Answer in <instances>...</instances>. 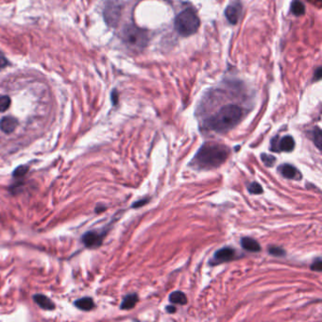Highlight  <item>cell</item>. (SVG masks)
<instances>
[{"label": "cell", "mask_w": 322, "mask_h": 322, "mask_svg": "<svg viewBox=\"0 0 322 322\" xmlns=\"http://www.w3.org/2000/svg\"><path fill=\"white\" fill-rule=\"evenodd\" d=\"M244 111L240 106L228 104L206 121V127L216 133H226L235 127L240 121Z\"/></svg>", "instance_id": "6da1fadb"}, {"label": "cell", "mask_w": 322, "mask_h": 322, "mask_svg": "<svg viewBox=\"0 0 322 322\" xmlns=\"http://www.w3.org/2000/svg\"><path fill=\"white\" fill-rule=\"evenodd\" d=\"M228 157L227 147L220 144L207 143L203 145L196 154L194 164L200 169H214L220 167Z\"/></svg>", "instance_id": "7a4b0ae2"}, {"label": "cell", "mask_w": 322, "mask_h": 322, "mask_svg": "<svg viewBox=\"0 0 322 322\" xmlns=\"http://www.w3.org/2000/svg\"><path fill=\"white\" fill-rule=\"evenodd\" d=\"M200 26V18L192 9L182 11L175 19V28L182 37H188L195 34Z\"/></svg>", "instance_id": "3957f363"}, {"label": "cell", "mask_w": 322, "mask_h": 322, "mask_svg": "<svg viewBox=\"0 0 322 322\" xmlns=\"http://www.w3.org/2000/svg\"><path fill=\"white\" fill-rule=\"evenodd\" d=\"M122 39L127 47L141 49L148 45V33L135 25H127L122 31Z\"/></svg>", "instance_id": "277c9868"}, {"label": "cell", "mask_w": 322, "mask_h": 322, "mask_svg": "<svg viewBox=\"0 0 322 322\" xmlns=\"http://www.w3.org/2000/svg\"><path fill=\"white\" fill-rule=\"evenodd\" d=\"M104 20L110 27H116L120 20L121 6L117 2H108L103 12Z\"/></svg>", "instance_id": "5b68a950"}, {"label": "cell", "mask_w": 322, "mask_h": 322, "mask_svg": "<svg viewBox=\"0 0 322 322\" xmlns=\"http://www.w3.org/2000/svg\"><path fill=\"white\" fill-rule=\"evenodd\" d=\"M242 14V5L239 2H235L229 5L225 10V16L230 24L236 25Z\"/></svg>", "instance_id": "8992f818"}, {"label": "cell", "mask_w": 322, "mask_h": 322, "mask_svg": "<svg viewBox=\"0 0 322 322\" xmlns=\"http://www.w3.org/2000/svg\"><path fill=\"white\" fill-rule=\"evenodd\" d=\"M82 241L87 248H98L103 241V235L96 232H88L82 236Z\"/></svg>", "instance_id": "52a82bcc"}, {"label": "cell", "mask_w": 322, "mask_h": 322, "mask_svg": "<svg viewBox=\"0 0 322 322\" xmlns=\"http://www.w3.org/2000/svg\"><path fill=\"white\" fill-rule=\"evenodd\" d=\"M235 249L231 248H220L215 252V257L213 262L214 264H220V263L229 262L235 258Z\"/></svg>", "instance_id": "ba28073f"}, {"label": "cell", "mask_w": 322, "mask_h": 322, "mask_svg": "<svg viewBox=\"0 0 322 322\" xmlns=\"http://www.w3.org/2000/svg\"><path fill=\"white\" fill-rule=\"evenodd\" d=\"M18 125V121L13 116H4L0 121V130L4 134H12Z\"/></svg>", "instance_id": "9c48e42d"}, {"label": "cell", "mask_w": 322, "mask_h": 322, "mask_svg": "<svg viewBox=\"0 0 322 322\" xmlns=\"http://www.w3.org/2000/svg\"><path fill=\"white\" fill-rule=\"evenodd\" d=\"M295 148V141L292 136H284L281 139V141L278 143V149L279 151H285L290 152Z\"/></svg>", "instance_id": "30bf717a"}, {"label": "cell", "mask_w": 322, "mask_h": 322, "mask_svg": "<svg viewBox=\"0 0 322 322\" xmlns=\"http://www.w3.org/2000/svg\"><path fill=\"white\" fill-rule=\"evenodd\" d=\"M242 247L244 249L250 251V252H257L261 250V247L259 243L249 237H244L241 240Z\"/></svg>", "instance_id": "8fae6325"}, {"label": "cell", "mask_w": 322, "mask_h": 322, "mask_svg": "<svg viewBox=\"0 0 322 322\" xmlns=\"http://www.w3.org/2000/svg\"><path fill=\"white\" fill-rule=\"evenodd\" d=\"M34 302H36L41 308L45 309V310H53L55 308V304L51 302L50 299H48L45 295H35L34 297Z\"/></svg>", "instance_id": "7c38bea8"}, {"label": "cell", "mask_w": 322, "mask_h": 322, "mask_svg": "<svg viewBox=\"0 0 322 322\" xmlns=\"http://www.w3.org/2000/svg\"><path fill=\"white\" fill-rule=\"evenodd\" d=\"M279 171L284 178H287V179H295L299 175L297 168L291 165H287V164L282 165L279 168Z\"/></svg>", "instance_id": "4fadbf2b"}, {"label": "cell", "mask_w": 322, "mask_h": 322, "mask_svg": "<svg viewBox=\"0 0 322 322\" xmlns=\"http://www.w3.org/2000/svg\"><path fill=\"white\" fill-rule=\"evenodd\" d=\"M75 305L77 306V308L82 310V311H90V310L94 309V301L91 298L80 299L75 302Z\"/></svg>", "instance_id": "5bb4252c"}, {"label": "cell", "mask_w": 322, "mask_h": 322, "mask_svg": "<svg viewBox=\"0 0 322 322\" xmlns=\"http://www.w3.org/2000/svg\"><path fill=\"white\" fill-rule=\"evenodd\" d=\"M138 302V297L135 294L127 295L126 298H124L123 302L121 303V309L122 310H128L133 309Z\"/></svg>", "instance_id": "9a60e30c"}, {"label": "cell", "mask_w": 322, "mask_h": 322, "mask_svg": "<svg viewBox=\"0 0 322 322\" xmlns=\"http://www.w3.org/2000/svg\"><path fill=\"white\" fill-rule=\"evenodd\" d=\"M169 301L172 303H177L183 305L187 302L186 296L184 295L181 291H175L171 295L169 296Z\"/></svg>", "instance_id": "2e32d148"}, {"label": "cell", "mask_w": 322, "mask_h": 322, "mask_svg": "<svg viewBox=\"0 0 322 322\" xmlns=\"http://www.w3.org/2000/svg\"><path fill=\"white\" fill-rule=\"evenodd\" d=\"M291 11L292 13L297 15V16H301L302 14H305V6L304 4L301 2L300 0H295L293 3H292V6H291Z\"/></svg>", "instance_id": "e0dca14e"}, {"label": "cell", "mask_w": 322, "mask_h": 322, "mask_svg": "<svg viewBox=\"0 0 322 322\" xmlns=\"http://www.w3.org/2000/svg\"><path fill=\"white\" fill-rule=\"evenodd\" d=\"M12 101L9 95H1L0 96V113L6 112L11 106Z\"/></svg>", "instance_id": "ac0fdd59"}, {"label": "cell", "mask_w": 322, "mask_h": 322, "mask_svg": "<svg viewBox=\"0 0 322 322\" xmlns=\"http://www.w3.org/2000/svg\"><path fill=\"white\" fill-rule=\"evenodd\" d=\"M313 140H314V143L317 148L320 149L321 148L322 137L321 131L319 127H315V131L313 132Z\"/></svg>", "instance_id": "d6986e66"}, {"label": "cell", "mask_w": 322, "mask_h": 322, "mask_svg": "<svg viewBox=\"0 0 322 322\" xmlns=\"http://www.w3.org/2000/svg\"><path fill=\"white\" fill-rule=\"evenodd\" d=\"M27 171H28V167H27V166H20V167H18L14 170L13 176H14V178H22V177H24L25 175L27 174Z\"/></svg>", "instance_id": "ffe728a7"}, {"label": "cell", "mask_w": 322, "mask_h": 322, "mask_svg": "<svg viewBox=\"0 0 322 322\" xmlns=\"http://www.w3.org/2000/svg\"><path fill=\"white\" fill-rule=\"evenodd\" d=\"M248 192L251 194H261L263 193L262 186L257 182H252L248 185Z\"/></svg>", "instance_id": "44dd1931"}, {"label": "cell", "mask_w": 322, "mask_h": 322, "mask_svg": "<svg viewBox=\"0 0 322 322\" xmlns=\"http://www.w3.org/2000/svg\"><path fill=\"white\" fill-rule=\"evenodd\" d=\"M261 159L264 162V164L268 167H272L276 161L275 157H273L271 155L262 154L261 155Z\"/></svg>", "instance_id": "7402d4cb"}, {"label": "cell", "mask_w": 322, "mask_h": 322, "mask_svg": "<svg viewBox=\"0 0 322 322\" xmlns=\"http://www.w3.org/2000/svg\"><path fill=\"white\" fill-rule=\"evenodd\" d=\"M269 252L273 256H283L285 255V251L280 247H270L269 248Z\"/></svg>", "instance_id": "603a6c76"}, {"label": "cell", "mask_w": 322, "mask_h": 322, "mask_svg": "<svg viewBox=\"0 0 322 322\" xmlns=\"http://www.w3.org/2000/svg\"><path fill=\"white\" fill-rule=\"evenodd\" d=\"M311 269L315 270V271H321L322 264L320 258H317L315 262L313 263V265L311 266Z\"/></svg>", "instance_id": "cb8c5ba5"}, {"label": "cell", "mask_w": 322, "mask_h": 322, "mask_svg": "<svg viewBox=\"0 0 322 322\" xmlns=\"http://www.w3.org/2000/svg\"><path fill=\"white\" fill-rule=\"evenodd\" d=\"M8 66V60L3 54L0 52V68H5Z\"/></svg>", "instance_id": "d4e9b609"}, {"label": "cell", "mask_w": 322, "mask_h": 322, "mask_svg": "<svg viewBox=\"0 0 322 322\" xmlns=\"http://www.w3.org/2000/svg\"><path fill=\"white\" fill-rule=\"evenodd\" d=\"M147 202H148V200H142V201H139V202H137L135 203V204H134V205H133V207H135V208H138V207H140V206L145 205Z\"/></svg>", "instance_id": "484cf974"}, {"label": "cell", "mask_w": 322, "mask_h": 322, "mask_svg": "<svg viewBox=\"0 0 322 322\" xmlns=\"http://www.w3.org/2000/svg\"><path fill=\"white\" fill-rule=\"evenodd\" d=\"M315 77L316 81L320 80V77H321V68H318L316 69V74L315 75Z\"/></svg>", "instance_id": "4316f807"}, {"label": "cell", "mask_w": 322, "mask_h": 322, "mask_svg": "<svg viewBox=\"0 0 322 322\" xmlns=\"http://www.w3.org/2000/svg\"><path fill=\"white\" fill-rule=\"evenodd\" d=\"M112 99H113V101H114V104H116V102H117V96H116V92L114 91V93L112 94Z\"/></svg>", "instance_id": "83f0119b"}, {"label": "cell", "mask_w": 322, "mask_h": 322, "mask_svg": "<svg viewBox=\"0 0 322 322\" xmlns=\"http://www.w3.org/2000/svg\"><path fill=\"white\" fill-rule=\"evenodd\" d=\"M167 310L169 313H174L175 311H176V308H175L174 306H168Z\"/></svg>", "instance_id": "f1b7e54d"}]
</instances>
